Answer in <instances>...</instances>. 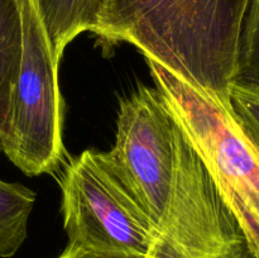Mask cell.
Segmentation results:
<instances>
[{
	"label": "cell",
	"mask_w": 259,
	"mask_h": 258,
	"mask_svg": "<svg viewBox=\"0 0 259 258\" xmlns=\"http://www.w3.org/2000/svg\"><path fill=\"white\" fill-rule=\"evenodd\" d=\"M106 153L169 244L190 252L250 244L201 154L157 89L141 85L120 101L115 143Z\"/></svg>",
	"instance_id": "obj_1"
},
{
	"label": "cell",
	"mask_w": 259,
	"mask_h": 258,
	"mask_svg": "<svg viewBox=\"0 0 259 258\" xmlns=\"http://www.w3.org/2000/svg\"><path fill=\"white\" fill-rule=\"evenodd\" d=\"M250 0H101L94 34L131 43L196 88L228 98Z\"/></svg>",
	"instance_id": "obj_2"
},
{
	"label": "cell",
	"mask_w": 259,
	"mask_h": 258,
	"mask_svg": "<svg viewBox=\"0 0 259 258\" xmlns=\"http://www.w3.org/2000/svg\"><path fill=\"white\" fill-rule=\"evenodd\" d=\"M146 60L156 89L201 154L225 204L259 254V152L240 128L229 99Z\"/></svg>",
	"instance_id": "obj_3"
},
{
	"label": "cell",
	"mask_w": 259,
	"mask_h": 258,
	"mask_svg": "<svg viewBox=\"0 0 259 258\" xmlns=\"http://www.w3.org/2000/svg\"><path fill=\"white\" fill-rule=\"evenodd\" d=\"M58 184L67 245L106 258H146L158 240L106 152L86 149L72 157Z\"/></svg>",
	"instance_id": "obj_4"
},
{
	"label": "cell",
	"mask_w": 259,
	"mask_h": 258,
	"mask_svg": "<svg viewBox=\"0 0 259 258\" xmlns=\"http://www.w3.org/2000/svg\"><path fill=\"white\" fill-rule=\"evenodd\" d=\"M58 66L34 2L28 0L23 17L22 62L13 96L12 129L4 152L28 176L55 174L65 156Z\"/></svg>",
	"instance_id": "obj_5"
},
{
	"label": "cell",
	"mask_w": 259,
	"mask_h": 258,
	"mask_svg": "<svg viewBox=\"0 0 259 258\" xmlns=\"http://www.w3.org/2000/svg\"><path fill=\"white\" fill-rule=\"evenodd\" d=\"M28 0H0V152L12 129L13 96L22 62L23 17Z\"/></svg>",
	"instance_id": "obj_6"
},
{
	"label": "cell",
	"mask_w": 259,
	"mask_h": 258,
	"mask_svg": "<svg viewBox=\"0 0 259 258\" xmlns=\"http://www.w3.org/2000/svg\"><path fill=\"white\" fill-rule=\"evenodd\" d=\"M60 65L66 47L83 32H94L101 0H33Z\"/></svg>",
	"instance_id": "obj_7"
},
{
	"label": "cell",
	"mask_w": 259,
	"mask_h": 258,
	"mask_svg": "<svg viewBox=\"0 0 259 258\" xmlns=\"http://www.w3.org/2000/svg\"><path fill=\"white\" fill-rule=\"evenodd\" d=\"M35 199L29 187L0 179V258L14 255L27 239Z\"/></svg>",
	"instance_id": "obj_8"
},
{
	"label": "cell",
	"mask_w": 259,
	"mask_h": 258,
	"mask_svg": "<svg viewBox=\"0 0 259 258\" xmlns=\"http://www.w3.org/2000/svg\"><path fill=\"white\" fill-rule=\"evenodd\" d=\"M235 82L259 89V0H250L243 23Z\"/></svg>",
	"instance_id": "obj_9"
},
{
	"label": "cell",
	"mask_w": 259,
	"mask_h": 258,
	"mask_svg": "<svg viewBox=\"0 0 259 258\" xmlns=\"http://www.w3.org/2000/svg\"><path fill=\"white\" fill-rule=\"evenodd\" d=\"M228 99L240 128L259 152V89L233 82Z\"/></svg>",
	"instance_id": "obj_10"
},
{
	"label": "cell",
	"mask_w": 259,
	"mask_h": 258,
	"mask_svg": "<svg viewBox=\"0 0 259 258\" xmlns=\"http://www.w3.org/2000/svg\"><path fill=\"white\" fill-rule=\"evenodd\" d=\"M146 258H259V254L252 245H245L228 252H189L174 247L159 235L158 240Z\"/></svg>",
	"instance_id": "obj_11"
},
{
	"label": "cell",
	"mask_w": 259,
	"mask_h": 258,
	"mask_svg": "<svg viewBox=\"0 0 259 258\" xmlns=\"http://www.w3.org/2000/svg\"><path fill=\"white\" fill-rule=\"evenodd\" d=\"M57 258H106V257H101V255L94 254V253L88 252V250L81 249V248H75V247H71V245H67L66 249L63 250Z\"/></svg>",
	"instance_id": "obj_12"
}]
</instances>
